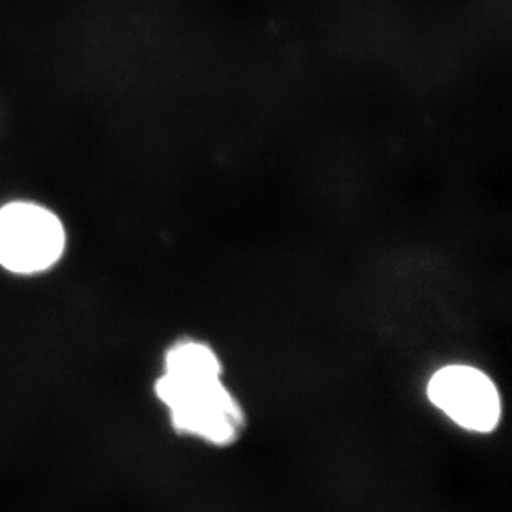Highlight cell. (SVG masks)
I'll use <instances>...</instances> for the list:
<instances>
[{"label": "cell", "instance_id": "1", "mask_svg": "<svg viewBox=\"0 0 512 512\" xmlns=\"http://www.w3.org/2000/svg\"><path fill=\"white\" fill-rule=\"evenodd\" d=\"M174 430L214 446L232 445L244 428V413L223 382V365L208 343L171 345L155 383Z\"/></svg>", "mask_w": 512, "mask_h": 512}, {"label": "cell", "instance_id": "2", "mask_svg": "<svg viewBox=\"0 0 512 512\" xmlns=\"http://www.w3.org/2000/svg\"><path fill=\"white\" fill-rule=\"evenodd\" d=\"M67 232L57 214L15 201L0 208V267L14 276H40L57 266Z\"/></svg>", "mask_w": 512, "mask_h": 512}, {"label": "cell", "instance_id": "3", "mask_svg": "<svg viewBox=\"0 0 512 512\" xmlns=\"http://www.w3.org/2000/svg\"><path fill=\"white\" fill-rule=\"evenodd\" d=\"M431 403L463 430L489 433L501 420V395L493 380L476 367L448 365L430 378Z\"/></svg>", "mask_w": 512, "mask_h": 512}]
</instances>
